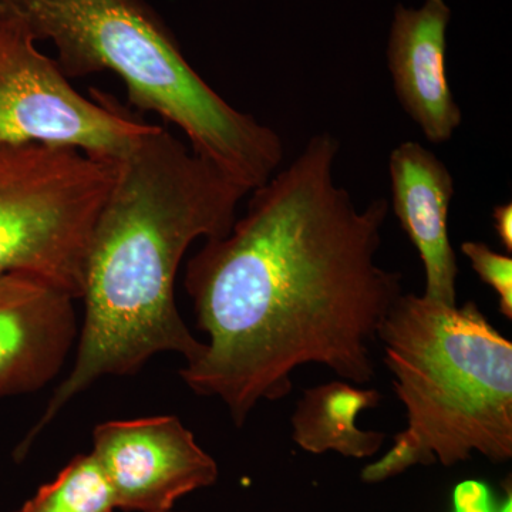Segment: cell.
Instances as JSON below:
<instances>
[{
	"mask_svg": "<svg viewBox=\"0 0 512 512\" xmlns=\"http://www.w3.org/2000/svg\"><path fill=\"white\" fill-rule=\"evenodd\" d=\"M339 150L328 131L309 138L185 269L207 342L180 376L220 400L237 426L264 400L285 399L298 367L326 366L357 386L375 379L372 348L402 274L376 261L389 201L356 207L333 178Z\"/></svg>",
	"mask_w": 512,
	"mask_h": 512,
	"instance_id": "6da1fadb",
	"label": "cell"
},
{
	"mask_svg": "<svg viewBox=\"0 0 512 512\" xmlns=\"http://www.w3.org/2000/svg\"><path fill=\"white\" fill-rule=\"evenodd\" d=\"M248 192L161 126L116 164L87 252L76 359L20 454L104 377L136 375L160 353L191 363L204 352L178 312L175 278L197 239L231 231Z\"/></svg>",
	"mask_w": 512,
	"mask_h": 512,
	"instance_id": "7a4b0ae2",
	"label": "cell"
},
{
	"mask_svg": "<svg viewBox=\"0 0 512 512\" xmlns=\"http://www.w3.org/2000/svg\"><path fill=\"white\" fill-rule=\"evenodd\" d=\"M407 427L363 468L377 484L416 466L454 467L480 454L512 458V343L476 302L402 293L377 330Z\"/></svg>",
	"mask_w": 512,
	"mask_h": 512,
	"instance_id": "3957f363",
	"label": "cell"
},
{
	"mask_svg": "<svg viewBox=\"0 0 512 512\" xmlns=\"http://www.w3.org/2000/svg\"><path fill=\"white\" fill-rule=\"evenodd\" d=\"M0 10L36 42H52L69 79L116 74L136 109L180 128L195 154L245 190L268 183L284 160L281 136L222 99L144 0H0Z\"/></svg>",
	"mask_w": 512,
	"mask_h": 512,
	"instance_id": "277c9868",
	"label": "cell"
},
{
	"mask_svg": "<svg viewBox=\"0 0 512 512\" xmlns=\"http://www.w3.org/2000/svg\"><path fill=\"white\" fill-rule=\"evenodd\" d=\"M116 164L49 144L0 146V274L26 272L82 299L94 225Z\"/></svg>",
	"mask_w": 512,
	"mask_h": 512,
	"instance_id": "5b68a950",
	"label": "cell"
},
{
	"mask_svg": "<svg viewBox=\"0 0 512 512\" xmlns=\"http://www.w3.org/2000/svg\"><path fill=\"white\" fill-rule=\"evenodd\" d=\"M36 43L0 10V146L49 144L119 163L154 124L86 99Z\"/></svg>",
	"mask_w": 512,
	"mask_h": 512,
	"instance_id": "8992f818",
	"label": "cell"
},
{
	"mask_svg": "<svg viewBox=\"0 0 512 512\" xmlns=\"http://www.w3.org/2000/svg\"><path fill=\"white\" fill-rule=\"evenodd\" d=\"M92 454L121 511L173 510L220 476L217 461L175 416L101 423L93 430Z\"/></svg>",
	"mask_w": 512,
	"mask_h": 512,
	"instance_id": "52a82bcc",
	"label": "cell"
},
{
	"mask_svg": "<svg viewBox=\"0 0 512 512\" xmlns=\"http://www.w3.org/2000/svg\"><path fill=\"white\" fill-rule=\"evenodd\" d=\"M74 299L26 272L0 274V399L42 390L79 339Z\"/></svg>",
	"mask_w": 512,
	"mask_h": 512,
	"instance_id": "ba28073f",
	"label": "cell"
},
{
	"mask_svg": "<svg viewBox=\"0 0 512 512\" xmlns=\"http://www.w3.org/2000/svg\"><path fill=\"white\" fill-rule=\"evenodd\" d=\"M451 10L444 0L394 9L387 63L404 111L433 144L446 143L463 121L446 72Z\"/></svg>",
	"mask_w": 512,
	"mask_h": 512,
	"instance_id": "9c48e42d",
	"label": "cell"
},
{
	"mask_svg": "<svg viewBox=\"0 0 512 512\" xmlns=\"http://www.w3.org/2000/svg\"><path fill=\"white\" fill-rule=\"evenodd\" d=\"M389 174L394 214L423 262L424 296L457 305V258L448 235L453 175L433 151L417 141H404L394 148Z\"/></svg>",
	"mask_w": 512,
	"mask_h": 512,
	"instance_id": "30bf717a",
	"label": "cell"
},
{
	"mask_svg": "<svg viewBox=\"0 0 512 512\" xmlns=\"http://www.w3.org/2000/svg\"><path fill=\"white\" fill-rule=\"evenodd\" d=\"M382 394L376 389H360L346 380L319 384L303 390L291 417L292 440L312 454L333 451L342 457H375L386 434L362 430L359 414L379 406Z\"/></svg>",
	"mask_w": 512,
	"mask_h": 512,
	"instance_id": "8fae6325",
	"label": "cell"
},
{
	"mask_svg": "<svg viewBox=\"0 0 512 512\" xmlns=\"http://www.w3.org/2000/svg\"><path fill=\"white\" fill-rule=\"evenodd\" d=\"M109 481L92 453L79 454L13 512H116Z\"/></svg>",
	"mask_w": 512,
	"mask_h": 512,
	"instance_id": "7c38bea8",
	"label": "cell"
},
{
	"mask_svg": "<svg viewBox=\"0 0 512 512\" xmlns=\"http://www.w3.org/2000/svg\"><path fill=\"white\" fill-rule=\"evenodd\" d=\"M481 281L497 292L500 298V312L512 319V258L498 254L483 242L467 241L461 245Z\"/></svg>",
	"mask_w": 512,
	"mask_h": 512,
	"instance_id": "4fadbf2b",
	"label": "cell"
},
{
	"mask_svg": "<svg viewBox=\"0 0 512 512\" xmlns=\"http://www.w3.org/2000/svg\"><path fill=\"white\" fill-rule=\"evenodd\" d=\"M454 507L456 512H511V498L498 510L487 485L466 481L454 491Z\"/></svg>",
	"mask_w": 512,
	"mask_h": 512,
	"instance_id": "5bb4252c",
	"label": "cell"
},
{
	"mask_svg": "<svg viewBox=\"0 0 512 512\" xmlns=\"http://www.w3.org/2000/svg\"><path fill=\"white\" fill-rule=\"evenodd\" d=\"M494 228L500 237L501 244L508 252L512 251V204L497 205L493 210Z\"/></svg>",
	"mask_w": 512,
	"mask_h": 512,
	"instance_id": "9a60e30c",
	"label": "cell"
},
{
	"mask_svg": "<svg viewBox=\"0 0 512 512\" xmlns=\"http://www.w3.org/2000/svg\"><path fill=\"white\" fill-rule=\"evenodd\" d=\"M164 512H180V511L170 510V511H164Z\"/></svg>",
	"mask_w": 512,
	"mask_h": 512,
	"instance_id": "2e32d148",
	"label": "cell"
}]
</instances>
